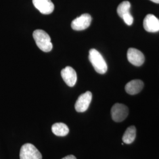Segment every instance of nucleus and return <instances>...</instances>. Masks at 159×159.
Segmentation results:
<instances>
[{
	"mask_svg": "<svg viewBox=\"0 0 159 159\" xmlns=\"http://www.w3.org/2000/svg\"><path fill=\"white\" fill-rule=\"evenodd\" d=\"M33 38L38 47L41 51L50 52L52 48L50 35L42 30H36L33 33Z\"/></svg>",
	"mask_w": 159,
	"mask_h": 159,
	"instance_id": "nucleus-1",
	"label": "nucleus"
},
{
	"mask_svg": "<svg viewBox=\"0 0 159 159\" xmlns=\"http://www.w3.org/2000/svg\"><path fill=\"white\" fill-rule=\"evenodd\" d=\"M89 60L94 70L99 74H105L107 71V65L102 55L96 49L89 51Z\"/></svg>",
	"mask_w": 159,
	"mask_h": 159,
	"instance_id": "nucleus-2",
	"label": "nucleus"
},
{
	"mask_svg": "<svg viewBox=\"0 0 159 159\" xmlns=\"http://www.w3.org/2000/svg\"><path fill=\"white\" fill-rule=\"evenodd\" d=\"M20 158V159H42V154L33 144L26 143L21 148Z\"/></svg>",
	"mask_w": 159,
	"mask_h": 159,
	"instance_id": "nucleus-3",
	"label": "nucleus"
},
{
	"mask_svg": "<svg viewBox=\"0 0 159 159\" xmlns=\"http://www.w3.org/2000/svg\"><path fill=\"white\" fill-rule=\"evenodd\" d=\"M112 119L116 122H121L129 115V108L123 104L116 103L113 106L111 110Z\"/></svg>",
	"mask_w": 159,
	"mask_h": 159,
	"instance_id": "nucleus-4",
	"label": "nucleus"
},
{
	"mask_svg": "<svg viewBox=\"0 0 159 159\" xmlns=\"http://www.w3.org/2000/svg\"><path fill=\"white\" fill-rule=\"evenodd\" d=\"M130 2L125 1L121 2L117 9L118 15L128 25H131L133 23V17L130 12Z\"/></svg>",
	"mask_w": 159,
	"mask_h": 159,
	"instance_id": "nucleus-5",
	"label": "nucleus"
},
{
	"mask_svg": "<svg viewBox=\"0 0 159 159\" xmlns=\"http://www.w3.org/2000/svg\"><path fill=\"white\" fill-rule=\"evenodd\" d=\"M92 100V93L90 91H86L81 94L75 104V109L77 112L83 113L89 107Z\"/></svg>",
	"mask_w": 159,
	"mask_h": 159,
	"instance_id": "nucleus-6",
	"label": "nucleus"
},
{
	"mask_svg": "<svg viewBox=\"0 0 159 159\" xmlns=\"http://www.w3.org/2000/svg\"><path fill=\"white\" fill-rule=\"evenodd\" d=\"M91 16L89 14H83L74 19L71 23V28L75 31H82L87 29L91 24Z\"/></svg>",
	"mask_w": 159,
	"mask_h": 159,
	"instance_id": "nucleus-7",
	"label": "nucleus"
},
{
	"mask_svg": "<svg viewBox=\"0 0 159 159\" xmlns=\"http://www.w3.org/2000/svg\"><path fill=\"white\" fill-rule=\"evenodd\" d=\"M127 59L129 61L135 66H141L144 62L145 58L142 52L134 48H130L127 51Z\"/></svg>",
	"mask_w": 159,
	"mask_h": 159,
	"instance_id": "nucleus-8",
	"label": "nucleus"
},
{
	"mask_svg": "<svg viewBox=\"0 0 159 159\" xmlns=\"http://www.w3.org/2000/svg\"><path fill=\"white\" fill-rule=\"evenodd\" d=\"M143 27L149 33L159 31V20L153 14H148L144 19Z\"/></svg>",
	"mask_w": 159,
	"mask_h": 159,
	"instance_id": "nucleus-9",
	"label": "nucleus"
},
{
	"mask_svg": "<svg viewBox=\"0 0 159 159\" xmlns=\"http://www.w3.org/2000/svg\"><path fill=\"white\" fill-rule=\"evenodd\" d=\"M34 7L43 14H50L54 10V5L51 0H33Z\"/></svg>",
	"mask_w": 159,
	"mask_h": 159,
	"instance_id": "nucleus-10",
	"label": "nucleus"
},
{
	"mask_svg": "<svg viewBox=\"0 0 159 159\" xmlns=\"http://www.w3.org/2000/svg\"><path fill=\"white\" fill-rule=\"evenodd\" d=\"M61 75L63 80L69 87H73L77 82V73L73 68L67 66L61 70Z\"/></svg>",
	"mask_w": 159,
	"mask_h": 159,
	"instance_id": "nucleus-11",
	"label": "nucleus"
},
{
	"mask_svg": "<svg viewBox=\"0 0 159 159\" xmlns=\"http://www.w3.org/2000/svg\"><path fill=\"white\" fill-rule=\"evenodd\" d=\"M144 87V83L140 80H131L125 86V90L127 93L130 95H135L142 91Z\"/></svg>",
	"mask_w": 159,
	"mask_h": 159,
	"instance_id": "nucleus-12",
	"label": "nucleus"
},
{
	"mask_svg": "<svg viewBox=\"0 0 159 159\" xmlns=\"http://www.w3.org/2000/svg\"><path fill=\"white\" fill-rule=\"evenodd\" d=\"M52 133L57 136H66L69 133L68 126L63 123H57L52 125Z\"/></svg>",
	"mask_w": 159,
	"mask_h": 159,
	"instance_id": "nucleus-13",
	"label": "nucleus"
},
{
	"mask_svg": "<svg viewBox=\"0 0 159 159\" xmlns=\"http://www.w3.org/2000/svg\"><path fill=\"white\" fill-rule=\"evenodd\" d=\"M136 137V129L134 125L128 127L124 133L122 140L125 144H131L133 142Z\"/></svg>",
	"mask_w": 159,
	"mask_h": 159,
	"instance_id": "nucleus-14",
	"label": "nucleus"
},
{
	"mask_svg": "<svg viewBox=\"0 0 159 159\" xmlns=\"http://www.w3.org/2000/svg\"><path fill=\"white\" fill-rule=\"evenodd\" d=\"M62 159H77L76 157L73 155H68L67 156H66Z\"/></svg>",
	"mask_w": 159,
	"mask_h": 159,
	"instance_id": "nucleus-15",
	"label": "nucleus"
},
{
	"mask_svg": "<svg viewBox=\"0 0 159 159\" xmlns=\"http://www.w3.org/2000/svg\"><path fill=\"white\" fill-rule=\"evenodd\" d=\"M151 1L153 2L154 3H157V4H159V0H150Z\"/></svg>",
	"mask_w": 159,
	"mask_h": 159,
	"instance_id": "nucleus-16",
	"label": "nucleus"
}]
</instances>
